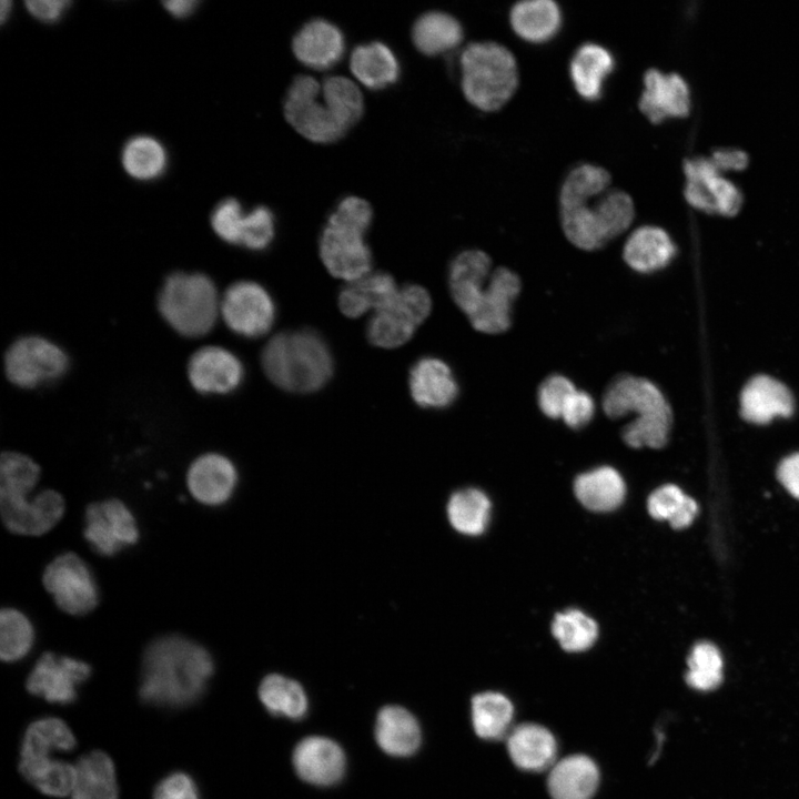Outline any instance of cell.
I'll use <instances>...</instances> for the list:
<instances>
[{
	"instance_id": "6da1fadb",
	"label": "cell",
	"mask_w": 799,
	"mask_h": 799,
	"mask_svg": "<svg viewBox=\"0 0 799 799\" xmlns=\"http://www.w3.org/2000/svg\"><path fill=\"white\" fill-rule=\"evenodd\" d=\"M452 297L472 326L485 334H500L512 324V305L522 282L512 270L492 269V260L481 250H466L452 261L448 271Z\"/></svg>"
},
{
	"instance_id": "7a4b0ae2",
	"label": "cell",
	"mask_w": 799,
	"mask_h": 799,
	"mask_svg": "<svg viewBox=\"0 0 799 799\" xmlns=\"http://www.w3.org/2000/svg\"><path fill=\"white\" fill-rule=\"evenodd\" d=\"M213 668L203 646L180 635L162 636L144 650L140 696L158 707H186L203 695Z\"/></svg>"
},
{
	"instance_id": "3957f363",
	"label": "cell",
	"mask_w": 799,
	"mask_h": 799,
	"mask_svg": "<svg viewBox=\"0 0 799 799\" xmlns=\"http://www.w3.org/2000/svg\"><path fill=\"white\" fill-rule=\"evenodd\" d=\"M39 476L40 467L29 456L17 452L1 454L0 513L11 533L40 536L62 518L64 499L58 492L45 489L29 498Z\"/></svg>"
},
{
	"instance_id": "277c9868",
	"label": "cell",
	"mask_w": 799,
	"mask_h": 799,
	"mask_svg": "<svg viewBox=\"0 0 799 799\" xmlns=\"http://www.w3.org/2000/svg\"><path fill=\"white\" fill-rule=\"evenodd\" d=\"M601 406L613 419L635 414L621 432L628 446L657 449L667 443L672 413L666 397L651 381L630 374L617 376L604 392Z\"/></svg>"
},
{
	"instance_id": "5b68a950",
	"label": "cell",
	"mask_w": 799,
	"mask_h": 799,
	"mask_svg": "<svg viewBox=\"0 0 799 799\" xmlns=\"http://www.w3.org/2000/svg\"><path fill=\"white\" fill-rule=\"evenodd\" d=\"M261 358L269 380L289 392L317 391L333 372L332 355L326 343L310 330L275 335L265 345Z\"/></svg>"
},
{
	"instance_id": "8992f818",
	"label": "cell",
	"mask_w": 799,
	"mask_h": 799,
	"mask_svg": "<svg viewBox=\"0 0 799 799\" xmlns=\"http://www.w3.org/2000/svg\"><path fill=\"white\" fill-rule=\"evenodd\" d=\"M372 219L370 203L355 195L343 198L331 213L320 237V255L333 276L351 282L371 273L364 236Z\"/></svg>"
},
{
	"instance_id": "52a82bcc",
	"label": "cell",
	"mask_w": 799,
	"mask_h": 799,
	"mask_svg": "<svg viewBox=\"0 0 799 799\" xmlns=\"http://www.w3.org/2000/svg\"><path fill=\"white\" fill-rule=\"evenodd\" d=\"M462 90L483 111L500 109L518 84L517 64L504 45L484 41L468 44L461 55Z\"/></svg>"
},
{
	"instance_id": "ba28073f",
	"label": "cell",
	"mask_w": 799,
	"mask_h": 799,
	"mask_svg": "<svg viewBox=\"0 0 799 799\" xmlns=\"http://www.w3.org/2000/svg\"><path fill=\"white\" fill-rule=\"evenodd\" d=\"M220 303L213 281L198 272L170 274L158 296V309L163 320L185 337L209 333L220 314Z\"/></svg>"
},
{
	"instance_id": "9c48e42d",
	"label": "cell",
	"mask_w": 799,
	"mask_h": 799,
	"mask_svg": "<svg viewBox=\"0 0 799 799\" xmlns=\"http://www.w3.org/2000/svg\"><path fill=\"white\" fill-rule=\"evenodd\" d=\"M634 216V202L620 190L606 191L581 203L560 208L566 237L585 251L598 250L620 235L630 226Z\"/></svg>"
},
{
	"instance_id": "30bf717a",
	"label": "cell",
	"mask_w": 799,
	"mask_h": 799,
	"mask_svg": "<svg viewBox=\"0 0 799 799\" xmlns=\"http://www.w3.org/2000/svg\"><path fill=\"white\" fill-rule=\"evenodd\" d=\"M432 310L428 292L419 285H405L368 321L366 336L371 344L394 348L406 343Z\"/></svg>"
},
{
	"instance_id": "8fae6325",
	"label": "cell",
	"mask_w": 799,
	"mask_h": 799,
	"mask_svg": "<svg viewBox=\"0 0 799 799\" xmlns=\"http://www.w3.org/2000/svg\"><path fill=\"white\" fill-rule=\"evenodd\" d=\"M284 115L297 133L315 143L336 142L347 131L325 104L321 83L307 74L295 77L289 87Z\"/></svg>"
},
{
	"instance_id": "7c38bea8",
	"label": "cell",
	"mask_w": 799,
	"mask_h": 799,
	"mask_svg": "<svg viewBox=\"0 0 799 799\" xmlns=\"http://www.w3.org/2000/svg\"><path fill=\"white\" fill-rule=\"evenodd\" d=\"M3 363L9 382L18 387L33 388L61 377L69 360L64 351L50 340L27 335L10 344Z\"/></svg>"
},
{
	"instance_id": "4fadbf2b",
	"label": "cell",
	"mask_w": 799,
	"mask_h": 799,
	"mask_svg": "<svg viewBox=\"0 0 799 799\" xmlns=\"http://www.w3.org/2000/svg\"><path fill=\"white\" fill-rule=\"evenodd\" d=\"M42 581L57 606L67 614L85 615L98 605L94 577L84 560L74 553L55 557L45 567Z\"/></svg>"
},
{
	"instance_id": "5bb4252c",
	"label": "cell",
	"mask_w": 799,
	"mask_h": 799,
	"mask_svg": "<svg viewBox=\"0 0 799 799\" xmlns=\"http://www.w3.org/2000/svg\"><path fill=\"white\" fill-rule=\"evenodd\" d=\"M220 315L226 326L237 335L259 337L272 327L275 305L262 285L252 281H239L223 293Z\"/></svg>"
},
{
	"instance_id": "9a60e30c",
	"label": "cell",
	"mask_w": 799,
	"mask_h": 799,
	"mask_svg": "<svg viewBox=\"0 0 799 799\" xmlns=\"http://www.w3.org/2000/svg\"><path fill=\"white\" fill-rule=\"evenodd\" d=\"M685 198L690 205L706 213L732 216L742 204V196L734 183L725 179L710 159L685 161Z\"/></svg>"
},
{
	"instance_id": "2e32d148",
	"label": "cell",
	"mask_w": 799,
	"mask_h": 799,
	"mask_svg": "<svg viewBox=\"0 0 799 799\" xmlns=\"http://www.w3.org/2000/svg\"><path fill=\"white\" fill-rule=\"evenodd\" d=\"M83 534L92 548L104 556L114 555L139 537L132 513L115 498L88 505Z\"/></svg>"
},
{
	"instance_id": "e0dca14e",
	"label": "cell",
	"mask_w": 799,
	"mask_h": 799,
	"mask_svg": "<svg viewBox=\"0 0 799 799\" xmlns=\"http://www.w3.org/2000/svg\"><path fill=\"white\" fill-rule=\"evenodd\" d=\"M90 666L81 660L44 653L27 678L30 694L53 704H71L78 695V686L90 676Z\"/></svg>"
},
{
	"instance_id": "ac0fdd59",
	"label": "cell",
	"mask_w": 799,
	"mask_h": 799,
	"mask_svg": "<svg viewBox=\"0 0 799 799\" xmlns=\"http://www.w3.org/2000/svg\"><path fill=\"white\" fill-rule=\"evenodd\" d=\"M186 373L196 392L225 394L239 387L244 368L231 351L218 345H206L190 356Z\"/></svg>"
},
{
	"instance_id": "d6986e66",
	"label": "cell",
	"mask_w": 799,
	"mask_h": 799,
	"mask_svg": "<svg viewBox=\"0 0 799 799\" xmlns=\"http://www.w3.org/2000/svg\"><path fill=\"white\" fill-rule=\"evenodd\" d=\"M292 763L297 776L314 786H331L342 779L346 757L342 747L322 736H309L294 748Z\"/></svg>"
},
{
	"instance_id": "ffe728a7",
	"label": "cell",
	"mask_w": 799,
	"mask_h": 799,
	"mask_svg": "<svg viewBox=\"0 0 799 799\" xmlns=\"http://www.w3.org/2000/svg\"><path fill=\"white\" fill-rule=\"evenodd\" d=\"M295 58L306 68L324 71L336 65L345 53V38L341 29L322 18L303 24L292 41Z\"/></svg>"
},
{
	"instance_id": "44dd1931",
	"label": "cell",
	"mask_w": 799,
	"mask_h": 799,
	"mask_svg": "<svg viewBox=\"0 0 799 799\" xmlns=\"http://www.w3.org/2000/svg\"><path fill=\"white\" fill-rule=\"evenodd\" d=\"M644 85L639 109L653 123L668 117L684 118L689 113V89L679 74L650 69L644 75Z\"/></svg>"
},
{
	"instance_id": "7402d4cb",
	"label": "cell",
	"mask_w": 799,
	"mask_h": 799,
	"mask_svg": "<svg viewBox=\"0 0 799 799\" xmlns=\"http://www.w3.org/2000/svg\"><path fill=\"white\" fill-rule=\"evenodd\" d=\"M237 474L225 456L208 453L199 456L189 467L186 483L191 495L202 504L215 506L225 503L236 485Z\"/></svg>"
},
{
	"instance_id": "603a6c76",
	"label": "cell",
	"mask_w": 799,
	"mask_h": 799,
	"mask_svg": "<svg viewBox=\"0 0 799 799\" xmlns=\"http://www.w3.org/2000/svg\"><path fill=\"white\" fill-rule=\"evenodd\" d=\"M793 408L789 388L768 375L750 378L740 394V414L749 423L767 424L776 417H788Z\"/></svg>"
},
{
	"instance_id": "cb8c5ba5",
	"label": "cell",
	"mask_w": 799,
	"mask_h": 799,
	"mask_svg": "<svg viewBox=\"0 0 799 799\" xmlns=\"http://www.w3.org/2000/svg\"><path fill=\"white\" fill-rule=\"evenodd\" d=\"M408 384L413 400L424 408H445L458 394L451 367L435 357L417 361L409 372Z\"/></svg>"
},
{
	"instance_id": "d4e9b609",
	"label": "cell",
	"mask_w": 799,
	"mask_h": 799,
	"mask_svg": "<svg viewBox=\"0 0 799 799\" xmlns=\"http://www.w3.org/2000/svg\"><path fill=\"white\" fill-rule=\"evenodd\" d=\"M374 736L378 747L394 757H408L417 751L422 740L417 719L401 706L383 707L375 720Z\"/></svg>"
},
{
	"instance_id": "484cf974",
	"label": "cell",
	"mask_w": 799,
	"mask_h": 799,
	"mask_svg": "<svg viewBox=\"0 0 799 799\" xmlns=\"http://www.w3.org/2000/svg\"><path fill=\"white\" fill-rule=\"evenodd\" d=\"M507 749L513 762L523 770L543 771L552 768L557 744L552 732L536 724H522L507 735Z\"/></svg>"
},
{
	"instance_id": "4316f807",
	"label": "cell",
	"mask_w": 799,
	"mask_h": 799,
	"mask_svg": "<svg viewBox=\"0 0 799 799\" xmlns=\"http://www.w3.org/2000/svg\"><path fill=\"white\" fill-rule=\"evenodd\" d=\"M350 70L365 88L381 90L398 80L401 67L394 51L385 43L358 44L350 55Z\"/></svg>"
},
{
	"instance_id": "83f0119b",
	"label": "cell",
	"mask_w": 799,
	"mask_h": 799,
	"mask_svg": "<svg viewBox=\"0 0 799 799\" xmlns=\"http://www.w3.org/2000/svg\"><path fill=\"white\" fill-rule=\"evenodd\" d=\"M598 782L596 763L584 755H573L554 763L547 779L553 799H590Z\"/></svg>"
},
{
	"instance_id": "f1b7e54d",
	"label": "cell",
	"mask_w": 799,
	"mask_h": 799,
	"mask_svg": "<svg viewBox=\"0 0 799 799\" xmlns=\"http://www.w3.org/2000/svg\"><path fill=\"white\" fill-rule=\"evenodd\" d=\"M675 252V244L666 231L657 226L644 225L628 236L623 257L636 272L653 273L665 267Z\"/></svg>"
},
{
	"instance_id": "f546056e",
	"label": "cell",
	"mask_w": 799,
	"mask_h": 799,
	"mask_svg": "<svg viewBox=\"0 0 799 799\" xmlns=\"http://www.w3.org/2000/svg\"><path fill=\"white\" fill-rule=\"evenodd\" d=\"M398 287L392 275L368 273L347 282L338 295V307L347 317H358L368 311L384 307L396 295Z\"/></svg>"
},
{
	"instance_id": "4dcf8cb0",
	"label": "cell",
	"mask_w": 799,
	"mask_h": 799,
	"mask_svg": "<svg viewBox=\"0 0 799 799\" xmlns=\"http://www.w3.org/2000/svg\"><path fill=\"white\" fill-rule=\"evenodd\" d=\"M75 738L68 725L54 717L41 718L28 726L23 735L19 767L50 759V755L70 751Z\"/></svg>"
},
{
	"instance_id": "1f68e13d",
	"label": "cell",
	"mask_w": 799,
	"mask_h": 799,
	"mask_svg": "<svg viewBox=\"0 0 799 799\" xmlns=\"http://www.w3.org/2000/svg\"><path fill=\"white\" fill-rule=\"evenodd\" d=\"M574 492L584 507L591 512H610L624 500L626 486L620 474L610 466H601L580 474Z\"/></svg>"
},
{
	"instance_id": "d6a6232c",
	"label": "cell",
	"mask_w": 799,
	"mask_h": 799,
	"mask_svg": "<svg viewBox=\"0 0 799 799\" xmlns=\"http://www.w3.org/2000/svg\"><path fill=\"white\" fill-rule=\"evenodd\" d=\"M613 69L614 59L610 52L596 43L580 45L569 65L575 89L586 100L600 98L604 81Z\"/></svg>"
},
{
	"instance_id": "836d02e7",
	"label": "cell",
	"mask_w": 799,
	"mask_h": 799,
	"mask_svg": "<svg viewBox=\"0 0 799 799\" xmlns=\"http://www.w3.org/2000/svg\"><path fill=\"white\" fill-rule=\"evenodd\" d=\"M509 19L513 30L520 38L539 43L558 32L562 13L552 0H526L514 4Z\"/></svg>"
},
{
	"instance_id": "e575fe53",
	"label": "cell",
	"mask_w": 799,
	"mask_h": 799,
	"mask_svg": "<svg viewBox=\"0 0 799 799\" xmlns=\"http://www.w3.org/2000/svg\"><path fill=\"white\" fill-rule=\"evenodd\" d=\"M77 779L71 799H118L115 770L102 751L82 756L77 765Z\"/></svg>"
},
{
	"instance_id": "d590c367",
	"label": "cell",
	"mask_w": 799,
	"mask_h": 799,
	"mask_svg": "<svg viewBox=\"0 0 799 799\" xmlns=\"http://www.w3.org/2000/svg\"><path fill=\"white\" fill-rule=\"evenodd\" d=\"M463 40V28L456 18L442 11H429L417 18L412 28L415 48L426 55H438L455 49Z\"/></svg>"
},
{
	"instance_id": "8d00e7d4",
	"label": "cell",
	"mask_w": 799,
	"mask_h": 799,
	"mask_svg": "<svg viewBox=\"0 0 799 799\" xmlns=\"http://www.w3.org/2000/svg\"><path fill=\"white\" fill-rule=\"evenodd\" d=\"M259 697L265 709L274 716L301 719L309 709V699L303 687L282 675L266 676L260 684Z\"/></svg>"
},
{
	"instance_id": "74e56055",
	"label": "cell",
	"mask_w": 799,
	"mask_h": 799,
	"mask_svg": "<svg viewBox=\"0 0 799 799\" xmlns=\"http://www.w3.org/2000/svg\"><path fill=\"white\" fill-rule=\"evenodd\" d=\"M514 708L502 694L486 691L472 700V720L474 730L481 738L498 740L510 731Z\"/></svg>"
},
{
	"instance_id": "f35d334b",
	"label": "cell",
	"mask_w": 799,
	"mask_h": 799,
	"mask_svg": "<svg viewBox=\"0 0 799 799\" xmlns=\"http://www.w3.org/2000/svg\"><path fill=\"white\" fill-rule=\"evenodd\" d=\"M124 171L133 179L148 181L160 176L166 168L163 144L150 135H136L124 145L121 156Z\"/></svg>"
},
{
	"instance_id": "ab89813d",
	"label": "cell",
	"mask_w": 799,
	"mask_h": 799,
	"mask_svg": "<svg viewBox=\"0 0 799 799\" xmlns=\"http://www.w3.org/2000/svg\"><path fill=\"white\" fill-rule=\"evenodd\" d=\"M321 94L333 117L346 130L362 118L364 99L353 80L343 75H330L321 83Z\"/></svg>"
},
{
	"instance_id": "60d3db41",
	"label": "cell",
	"mask_w": 799,
	"mask_h": 799,
	"mask_svg": "<svg viewBox=\"0 0 799 799\" xmlns=\"http://www.w3.org/2000/svg\"><path fill=\"white\" fill-rule=\"evenodd\" d=\"M490 503L479 489L466 488L452 495L447 504L451 525L466 535L482 534L488 523Z\"/></svg>"
},
{
	"instance_id": "b9f144b4",
	"label": "cell",
	"mask_w": 799,
	"mask_h": 799,
	"mask_svg": "<svg viewBox=\"0 0 799 799\" xmlns=\"http://www.w3.org/2000/svg\"><path fill=\"white\" fill-rule=\"evenodd\" d=\"M552 631L563 649L569 653H578L594 645L597 639L598 627L596 621L583 611L568 609L555 616Z\"/></svg>"
},
{
	"instance_id": "7bdbcfd3",
	"label": "cell",
	"mask_w": 799,
	"mask_h": 799,
	"mask_svg": "<svg viewBox=\"0 0 799 799\" xmlns=\"http://www.w3.org/2000/svg\"><path fill=\"white\" fill-rule=\"evenodd\" d=\"M19 770L27 781L51 797L71 793L77 779L75 766L59 759H49Z\"/></svg>"
},
{
	"instance_id": "ee69618b",
	"label": "cell",
	"mask_w": 799,
	"mask_h": 799,
	"mask_svg": "<svg viewBox=\"0 0 799 799\" xmlns=\"http://www.w3.org/2000/svg\"><path fill=\"white\" fill-rule=\"evenodd\" d=\"M610 174L600 166L583 164L570 171L559 194L560 208L572 206L608 191Z\"/></svg>"
},
{
	"instance_id": "f6af8a7d",
	"label": "cell",
	"mask_w": 799,
	"mask_h": 799,
	"mask_svg": "<svg viewBox=\"0 0 799 799\" xmlns=\"http://www.w3.org/2000/svg\"><path fill=\"white\" fill-rule=\"evenodd\" d=\"M34 630L29 619L19 610L3 608L0 611V657L12 663L23 658L31 649Z\"/></svg>"
},
{
	"instance_id": "bcb514c9",
	"label": "cell",
	"mask_w": 799,
	"mask_h": 799,
	"mask_svg": "<svg viewBox=\"0 0 799 799\" xmlns=\"http://www.w3.org/2000/svg\"><path fill=\"white\" fill-rule=\"evenodd\" d=\"M722 659L719 650L710 643L694 646L688 658L686 681L698 690L716 688L722 677Z\"/></svg>"
},
{
	"instance_id": "7dc6e473",
	"label": "cell",
	"mask_w": 799,
	"mask_h": 799,
	"mask_svg": "<svg viewBox=\"0 0 799 799\" xmlns=\"http://www.w3.org/2000/svg\"><path fill=\"white\" fill-rule=\"evenodd\" d=\"M577 391L575 384L566 376L552 374L539 385L537 403L544 415L557 419L562 418L563 412Z\"/></svg>"
},
{
	"instance_id": "c3c4849f",
	"label": "cell",
	"mask_w": 799,
	"mask_h": 799,
	"mask_svg": "<svg viewBox=\"0 0 799 799\" xmlns=\"http://www.w3.org/2000/svg\"><path fill=\"white\" fill-rule=\"evenodd\" d=\"M246 212L242 204L227 198L221 201L211 214V225L215 234L223 241L241 245L242 231Z\"/></svg>"
},
{
	"instance_id": "681fc988",
	"label": "cell",
	"mask_w": 799,
	"mask_h": 799,
	"mask_svg": "<svg viewBox=\"0 0 799 799\" xmlns=\"http://www.w3.org/2000/svg\"><path fill=\"white\" fill-rule=\"evenodd\" d=\"M275 235V219L272 211L259 205L246 212L241 245L260 251L266 249Z\"/></svg>"
},
{
	"instance_id": "f907efd6",
	"label": "cell",
	"mask_w": 799,
	"mask_h": 799,
	"mask_svg": "<svg viewBox=\"0 0 799 799\" xmlns=\"http://www.w3.org/2000/svg\"><path fill=\"white\" fill-rule=\"evenodd\" d=\"M687 497L676 485H664L649 496L648 512L655 519H667L670 523L684 506Z\"/></svg>"
},
{
	"instance_id": "816d5d0a",
	"label": "cell",
	"mask_w": 799,
	"mask_h": 799,
	"mask_svg": "<svg viewBox=\"0 0 799 799\" xmlns=\"http://www.w3.org/2000/svg\"><path fill=\"white\" fill-rule=\"evenodd\" d=\"M153 799H200V793L189 775L173 772L158 783Z\"/></svg>"
},
{
	"instance_id": "f5cc1de1",
	"label": "cell",
	"mask_w": 799,
	"mask_h": 799,
	"mask_svg": "<svg viewBox=\"0 0 799 799\" xmlns=\"http://www.w3.org/2000/svg\"><path fill=\"white\" fill-rule=\"evenodd\" d=\"M595 415V402L585 391L577 390L568 401L562 419L574 429L586 426Z\"/></svg>"
},
{
	"instance_id": "db71d44e",
	"label": "cell",
	"mask_w": 799,
	"mask_h": 799,
	"mask_svg": "<svg viewBox=\"0 0 799 799\" xmlns=\"http://www.w3.org/2000/svg\"><path fill=\"white\" fill-rule=\"evenodd\" d=\"M29 13L43 22H53L60 19L71 6L68 0H29L24 2Z\"/></svg>"
},
{
	"instance_id": "11a10c76",
	"label": "cell",
	"mask_w": 799,
	"mask_h": 799,
	"mask_svg": "<svg viewBox=\"0 0 799 799\" xmlns=\"http://www.w3.org/2000/svg\"><path fill=\"white\" fill-rule=\"evenodd\" d=\"M777 475L787 490L796 498H799V453L782 459L777 469Z\"/></svg>"
},
{
	"instance_id": "9f6ffc18",
	"label": "cell",
	"mask_w": 799,
	"mask_h": 799,
	"mask_svg": "<svg viewBox=\"0 0 799 799\" xmlns=\"http://www.w3.org/2000/svg\"><path fill=\"white\" fill-rule=\"evenodd\" d=\"M709 159L719 171L742 170L747 164V155L740 150H719Z\"/></svg>"
},
{
	"instance_id": "6f0895ef",
	"label": "cell",
	"mask_w": 799,
	"mask_h": 799,
	"mask_svg": "<svg viewBox=\"0 0 799 799\" xmlns=\"http://www.w3.org/2000/svg\"><path fill=\"white\" fill-rule=\"evenodd\" d=\"M697 510V503L688 496L677 516L670 522L671 527L675 529H681L689 526L694 520Z\"/></svg>"
},
{
	"instance_id": "680465c9",
	"label": "cell",
	"mask_w": 799,
	"mask_h": 799,
	"mask_svg": "<svg viewBox=\"0 0 799 799\" xmlns=\"http://www.w3.org/2000/svg\"><path fill=\"white\" fill-rule=\"evenodd\" d=\"M196 4L198 1L195 0H170L163 2L164 9L175 18L190 16L194 11Z\"/></svg>"
},
{
	"instance_id": "91938a15",
	"label": "cell",
	"mask_w": 799,
	"mask_h": 799,
	"mask_svg": "<svg viewBox=\"0 0 799 799\" xmlns=\"http://www.w3.org/2000/svg\"><path fill=\"white\" fill-rule=\"evenodd\" d=\"M11 1H1L0 2V20L2 23L8 19L10 11H11Z\"/></svg>"
}]
</instances>
